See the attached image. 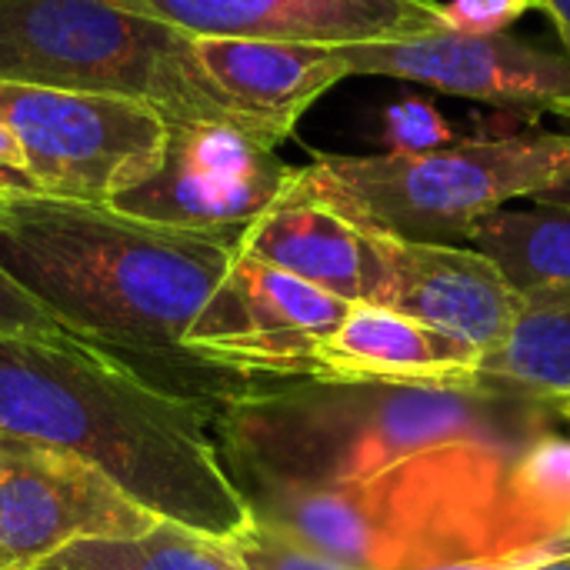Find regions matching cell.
<instances>
[{
  "label": "cell",
  "instance_id": "6da1fadb",
  "mask_svg": "<svg viewBox=\"0 0 570 570\" xmlns=\"http://www.w3.org/2000/svg\"><path fill=\"white\" fill-rule=\"evenodd\" d=\"M0 431L80 458L160 521L224 541L254 521L220 458L217 401L87 337H0Z\"/></svg>",
  "mask_w": 570,
  "mask_h": 570
},
{
  "label": "cell",
  "instance_id": "7a4b0ae2",
  "mask_svg": "<svg viewBox=\"0 0 570 570\" xmlns=\"http://www.w3.org/2000/svg\"><path fill=\"white\" fill-rule=\"evenodd\" d=\"M237 250L240 237L150 224L110 204L0 197V264L63 331L104 347L187 357L184 337Z\"/></svg>",
  "mask_w": 570,
  "mask_h": 570
},
{
  "label": "cell",
  "instance_id": "3957f363",
  "mask_svg": "<svg viewBox=\"0 0 570 570\" xmlns=\"http://www.w3.org/2000/svg\"><path fill=\"white\" fill-rule=\"evenodd\" d=\"M570 177V134L468 137L424 154H321L304 184L367 227L417 244H471L518 197Z\"/></svg>",
  "mask_w": 570,
  "mask_h": 570
},
{
  "label": "cell",
  "instance_id": "277c9868",
  "mask_svg": "<svg viewBox=\"0 0 570 570\" xmlns=\"http://www.w3.org/2000/svg\"><path fill=\"white\" fill-rule=\"evenodd\" d=\"M0 80L140 100L167 124L237 127L194 37L114 0H0Z\"/></svg>",
  "mask_w": 570,
  "mask_h": 570
},
{
  "label": "cell",
  "instance_id": "5b68a950",
  "mask_svg": "<svg viewBox=\"0 0 570 570\" xmlns=\"http://www.w3.org/2000/svg\"><path fill=\"white\" fill-rule=\"evenodd\" d=\"M0 124L23 150L40 194L110 204L144 180L167 137V117L140 100L0 80Z\"/></svg>",
  "mask_w": 570,
  "mask_h": 570
},
{
  "label": "cell",
  "instance_id": "8992f818",
  "mask_svg": "<svg viewBox=\"0 0 570 570\" xmlns=\"http://www.w3.org/2000/svg\"><path fill=\"white\" fill-rule=\"evenodd\" d=\"M347 307V301L237 250L184 337V354L237 381L314 377L317 351Z\"/></svg>",
  "mask_w": 570,
  "mask_h": 570
},
{
  "label": "cell",
  "instance_id": "52a82bcc",
  "mask_svg": "<svg viewBox=\"0 0 570 570\" xmlns=\"http://www.w3.org/2000/svg\"><path fill=\"white\" fill-rule=\"evenodd\" d=\"M301 167L237 127L187 120L167 124L154 170L110 200L114 210L200 234L240 237L297 180Z\"/></svg>",
  "mask_w": 570,
  "mask_h": 570
},
{
  "label": "cell",
  "instance_id": "ba28073f",
  "mask_svg": "<svg viewBox=\"0 0 570 570\" xmlns=\"http://www.w3.org/2000/svg\"><path fill=\"white\" fill-rule=\"evenodd\" d=\"M157 521L80 458L0 431V570H33L80 541L140 538Z\"/></svg>",
  "mask_w": 570,
  "mask_h": 570
},
{
  "label": "cell",
  "instance_id": "9c48e42d",
  "mask_svg": "<svg viewBox=\"0 0 570 570\" xmlns=\"http://www.w3.org/2000/svg\"><path fill=\"white\" fill-rule=\"evenodd\" d=\"M351 77H391L494 107L570 117V53L518 33L438 27L401 40L341 47Z\"/></svg>",
  "mask_w": 570,
  "mask_h": 570
},
{
  "label": "cell",
  "instance_id": "30bf717a",
  "mask_svg": "<svg viewBox=\"0 0 570 570\" xmlns=\"http://www.w3.org/2000/svg\"><path fill=\"white\" fill-rule=\"evenodd\" d=\"M190 37H247L317 47L401 40L444 27L441 0H114Z\"/></svg>",
  "mask_w": 570,
  "mask_h": 570
},
{
  "label": "cell",
  "instance_id": "8fae6325",
  "mask_svg": "<svg viewBox=\"0 0 570 570\" xmlns=\"http://www.w3.org/2000/svg\"><path fill=\"white\" fill-rule=\"evenodd\" d=\"M240 250L347 304H387L391 294L387 234L311 190L304 167L294 187L247 227Z\"/></svg>",
  "mask_w": 570,
  "mask_h": 570
},
{
  "label": "cell",
  "instance_id": "7c38bea8",
  "mask_svg": "<svg viewBox=\"0 0 570 570\" xmlns=\"http://www.w3.org/2000/svg\"><path fill=\"white\" fill-rule=\"evenodd\" d=\"M387 307L471 344L491 357L514 331L524 294L471 244H417L387 237Z\"/></svg>",
  "mask_w": 570,
  "mask_h": 570
},
{
  "label": "cell",
  "instance_id": "4fadbf2b",
  "mask_svg": "<svg viewBox=\"0 0 570 570\" xmlns=\"http://www.w3.org/2000/svg\"><path fill=\"white\" fill-rule=\"evenodd\" d=\"M194 50L234 124L274 150L294 134L321 94L351 77L341 47L194 37Z\"/></svg>",
  "mask_w": 570,
  "mask_h": 570
},
{
  "label": "cell",
  "instance_id": "5bb4252c",
  "mask_svg": "<svg viewBox=\"0 0 570 570\" xmlns=\"http://www.w3.org/2000/svg\"><path fill=\"white\" fill-rule=\"evenodd\" d=\"M484 354L387 304H351L317 351L314 377L381 387H478Z\"/></svg>",
  "mask_w": 570,
  "mask_h": 570
},
{
  "label": "cell",
  "instance_id": "9a60e30c",
  "mask_svg": "<svg viewBox=\"0 0 570 570\" xmlns=\"http://www.w3.org/2000/svg\"><path fill=\"white\" fill-rule=\"evenodd\" d=\"M481 381L541 401L570 394V287L524 294V311L511 337L484 357Z\"/></svg>",
  "mask_w": 570,
  "mask_h": 570
},
{
  "label": "cell",
  "instance_id": "2e32d148",
  "mask_svg": "<svg viewBox=\"0 0 570 570\" xmlns=\"http://www.w3.org/2000/svg\"><path fill=\"white\" fill-rule=\"evenodd\" d=\"M471 247L488 254L521 294L570 287V207H501L474 227Z\"/></svg>",
  "mask_w": 570,
  "mask_h": 570
},
{
  "label": "cell",
  "instance_id": "e0dca14e",
  "mask_svg": "<svg viewBox=\"0 0 570 570\" xmlns=\"http://www.w3.org/2000/svg\"><path fill=\"white\" fill-rule=\"evenodd\" d=\"M57 561L70 570H244L230 541L174 521H157L140 538L80 541Z\"/></svg>",
  "mask_w": 570,
  "mask_h": 570
},
{
  "label": "cell",
  "instance_id": "ac0fdd59",
  "mask_svg": "<svg viewBox=\"0 0 570 570\" xmlns=\"http://www.w3.org/2000/svg\"><path fill=\"white\" fill-rule=\"evenodd\" d=\"M381 140H384V154H424L454 144L458 127L444 117L438 104L411 94L384 107Z\"/></svg>",
  "mask_w": 570,
  "mask_h": 570
},
{
  "label": "cell",
  "instance_id": "d6986e66",
  "mask_svg": "<svg viewBox=\"0 0 570 570\" xmlns=\"http://www.w3.org/2000/svg\"><path fill=\"white\" fill-rule=\"evenodd\" d=\"M230 548L244 570H354L261 521H250L240 534H234Z\"/></svg>",
  "mask_w": 570,
  "mask_h": 570
},
{
  "label": "cell",
  "instance_id": "ffe728a7",
  "mask_svg": "<svg viewBox=\"0 0 570 570\" xmlns=\"http://www.w3.org/2000/svg\"><path fill=\"white\" fill-rule=\"evenodd\" d=\"M60 331L63 327L53 321V314L0 264V337H37Z\"/></svg>",
  "mask_w": 570,
  "mask_h": 570
},
{
  "label": "cell",
  "instance_id": "44dd1931",
  "mask_svg": "<svg viewBox=\"0 0 570 570\" xmlns=\"http://www.w3.org/2000/svg\"><path fill=\"white\" fill-rule=\"evenodd\" d=\"M3 194H40V190H37V184L27 174L20 144L0 124V197Z\"/></svg>",
  "mask_w": 570,
  "mask_h": 570
},
{
  "label": "cell",
  "instance_id": "7402d4cb",
  "mask_svg": "<svg viewBox=\"0 0 570 570\" xmlns=\"http://www.w3.org/2000/svg\"><path fill=\"white\" fill-rule=\"evenodd\" d=\"M534 7L544 10V13L554 20L558 33H561V40H564V50L570 53V0H534Z\"/></svg>",
  "mask_w": 570,
  "mask_h": 570
},
{
  "label": "cell",
  "instance_id": "603a6c76",
  "mask_svg": "<svg viewBox=\"0 0 570 570\" xmlns=\"http://www.w3.org/2000/svg\"><path fill=\"white\" fill-rule=\"evenodd\" d=\"M531 204L570 207V177L568 180H561V184H554V187H548V190H541V194H534V197H531Z\"/></svg>",
  "mask_w": 570,
  "mask_h": 570
},
{
  "label": "cell",
  "instance_id": "cb8c5ba5",
  "mask_svg": "<svg viewBox=\"0 0 570 570\" xmlns=\"http://www.w3.org/2000/svg\"><path fill=\"white\" fill-rule=\"evenodd\" d=\"M548 407H551V414H554V424H558V431H561V434H564V438L570 441V394L548 401Z\"/></svg>",
  "mask_w": 570,
  "mask_h": 570
},
{
  "label": "cell",
  "instance_id": "d4e9b609",
  "mask_svg": "<svg viewBox=\"0 0 570 570\" xmlns=\"http://www.w3.org/2000/svg\"><path fill=\"white\" fill-rule=\"evenodd\" d=\"M531 570H570V558H561V561H548V564H538Z\"/></svg>",
  "mask_w": 570,
  "mask_h": 570
},
{
  "label": "cell",
  "instance_id": "484cf974",
  "mask_svg": "<svg viewBox=\"0 0 570 570\" xmlns=\"http://www.w3.org/2000/svg\"><path fill=\"white\" fill-rule=\"evenodd\" d=\"M33 570H70V568H63V564H60L57 558H50V561H43V564H37V568H33Z\"/></svg>",
  "mask_w": 570,
  "mask_h": 570
}]
</instances>
